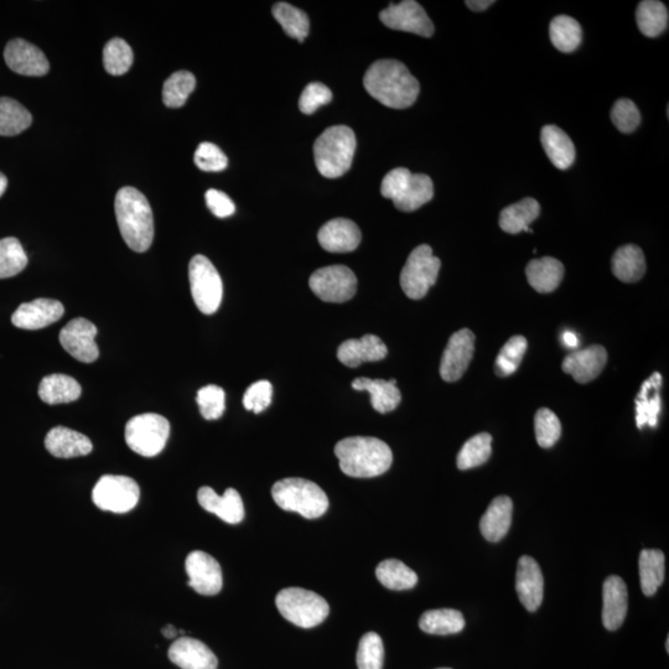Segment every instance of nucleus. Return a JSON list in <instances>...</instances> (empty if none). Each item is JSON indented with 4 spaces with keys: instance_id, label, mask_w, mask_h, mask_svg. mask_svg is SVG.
Listing matches in <instances>:
<instances>
[{
    "instance_id": "nucleus-46",
    "label": "nucleus",
    "mask_w": 669,
    "mask_h": 669,
    "mask_svg": "<svg viewBox=\"0 0 669 669\" xmlns=\"http://www.w3.org/2000/svg\"><path fill=\"white\" fill-rule=\"evenodd\" d=\"M528 342L526 337L513 336L503 345L495 362L496 375L507 377L513 375L520 367L523 357L526 355Z\"/></svg>"
},
{
    "instance_id": "nucleus-49",
    "label": "nucleus",
    "mask_w": 669,
    "mask_h": 669,
    "mask_svg": "<svg viewBox=\"0 0 669 669\" xmlns=\"http://www.w3.org/2000/svg\"><path fill=\"white\" fill-rule=\"evenodd\" d=\"M196 402L202 417L206 420H217L225 413L226 393L216 385L202 387L197 392Z\"/></svg>"
},
{
    "instance_id": "nucleus-12",
    "label": "nucleus",
    "mask_w": 669,
    "mask_h": 669,
    "mask_svg": "<svg viewBox=\"0 0 669 669\" xmlns=\"http://www.w3.org/2000/svg\"><path fill=\"white\" fill-rule=\"evenodd\" d=\"M309 285L316 297L326 303H345L355 297L357 278L349 267L329 266L311 274Z\"/></svg>"
},
{
    "instance_id": "nucleus-43",
    "label": "nucleus",
    "mask_w": 669,
    "mask_h": 669,
    "mask_svg": "<svg viewBox=\"0 0 669 669\" xmlns=\"http://www.w3.org/2000/svg\"><path fill=\"white\" fill-rule=\"evenodd\" d=\"M196 87V79L189 71H178L164 82L163 102L169 108L183 107Z\"/></svg>"
},
{
    "instance_id": "nucleus-8",
    "label": "nucleus",
    "mask_w": 669,
    "mask_h": 669,
    "mask_svg": "<svg viewBox=\"0 0 669 669\" xmlns=\"http://www.w3.org/2000/svg\"><path fill=\"white\" fill-rule=\"evenodd\" d=\"M170 423L167 418L155 413H144L133 417L126 425V442L134 453L153 458L167 445Z\"/></svg>"
},
{
    "instance_id": "nucleus-42",
    "label": "nucleus",
    "mask_w": 669,
    "mask_h": 669,
    "mask_svg": "<svg viewBox=\"0 0 669 669\" xmlns=\"http://www.w3.org/2000/svg\"><path fill=\"white\" fill-rule=\"evenodd\" d=\"M28 266V256L18 238L0 240V279L12 278Z\"/></svg>"
},
{
    "instance_id": "nucleus-37",
    "label": "nucleus",
    "mask_w": 669,
    "mask_h": 669,
    "mask_svg": "<svg viewBox=\"0 0 669 669\" xmlns=\"http://www.w3.org/2000/svg\"><path fill=\"white\" fill-rule=\"evenodd\" d=\"M636 22L643 35L657 38L668 28V9L658 0H643L636 10Z\"/></svg>"
},
{
    "instance_id": "nucleus-26",
    "label": "nucleus",
    "mask_w": 669,
    "mask_h": 669,
    "mask_svg": "<svg viewBox=\"0 0 669 669\" xmlns=\"http://www.w3.org/2000/svg\"><path fill=\"white\" fill-rule=\"evenodd\" d=\"M45 448L55 458L71 459L90 454L93 445L84 434L69 428L56 427L46 435Z\"/></svg>"
},
{
    "instance_id": "nucleus-33",
    "label": "nucleus",
    "mask_w": 669,
    "mask_h": 669,
    "mask_svg": "<svg viewBox=\"0 0 669 669\" xmlns=\"http://www.w3.org/2000/svg\"><path fill=\"white\" fill-rule=\"evenodd\" d=\"M81 393L82 388L75 378L60 373L44 377L39 386L41 401L50 406L75 402Z\"/></svg>"
},
{
    "instance_id": "nucleus-14",
    "label": "nucleus",
    "mask_w": 669,
    "mask_h": 669,
    "mask_svg": "<svg viewBox=\"0 0 669 669\" xmlns=\"http://www.w3.org/2000/svg\"><path fill=\"white\" fill-rule=\"evenodd\" d=\"M97 328L90 320L77 318L61 330L60 344L75 360L92 363L100 356L96 344Z\"/></svg>"
},
{
    "instance_id": "nucleus-7",
    "label": "nucleus",
    "mask_w": 669,
    "mask_h": 669,
    "mask_svg": "<svg viewBox=\"0 0 669 669\" xmlns=\"http://www.w3.org/2000/svg\"><path fill=\"white\" fill-rule=\"evenodd\" d=\"M276 605L285 620L303 629L320 625L330 613L328 601L323 596L302 588L279 591Z\"/></svg>"
},
{
    "instance_id": "nucleus-59",
    "label": "nucleus",
    "mask_w": 669,
    "mask_h": 669,
    "mask_svg": "<svg viewBox=\"0 0 669 669\" xmlns=\"http://www.w3.org/2000/svg\"><path fill=\"white\" fill-rule=\"evenodd\" d=\"M666 650H667V652L669 651V639H667V642H666Z\"/></svg>"
},
{
    "instance_id": "nucleus-24",
    "label": "nucleus",
    "mask_w": 669,
    "mask_h": 669,
    "mask_svg": "<svg viewBox=\"0 0 669 669\" xmlns=\"http://www.w3.org/2000/svg\"><path fill=\"white\" fill-rule=\"evenodd\" d=\"M387 346L380 337L365 335L359 340L342 342L337 349V359L347 367H359L361 363L377 362L386 359Z\"/></svg>"
},
{
    "instance_id": "nucleus-34",
    "label": "nucleus",
    "mask_w": 669,
    "mask_h": 669,
    "mask_svg": "<svg viewBox=\"0 0 669 669\" xmlns=\"http://www.w3.org/2000/svg\"><path fill=\"white\" fill-rule=\"evenodd\" d=\"M613 273L621 282H639L646 273V259L641 248L635 245L620 247L614 253Z\"/></svg>"
},
{
    "instance_id": "nucleus-40",
    "label": "nucleus",
    "mask_w": 669,
    "mask_h": 669,
    "mask_svg": "<svg viewBox=\"0 0 669 669\" xmlns=\"http://www.w3.org/2000/svg\"><path fill=\"white\" fill-rule=\"evenodd\" d=\"M376 577L385 588L390 590H409L418 583L416 572L397 559L383 560L378 564Z\"/></svg>"
},
{
    "instance_id": "nucleus-36",
    "label": "nucleus",
    "mask_w": 669,
    "mask_h": 669,
    "mask_svg": "<svg viewBox=\"0 0 669 669\" xmlns=\"http://www.w3.org/2000/svg\"><path fill=\"white\" fill-rule=\"evenodd\" d=\"M419 627L429 635H454L464 630L465 619L458 610H429L420 617Z\"/></svg>"
},
{
    "instance_id": "nucleus-56",
    "label": "nucleus",
    "mask_w": 669,
    "mask_h": 669,
    "mask_svg": "<svg viewBox=\"0 0 669 669\" xmlns=\"http://www.w3.org/2000/svg\"><path fill=\"white\" fill-rule=\"evenodd\" d=\"M563 342L568 349H577L579 346L578 336L572 333V331H565L563 334Z\"/></svg>"
},
{
    "instance_id": "nucleus-53",
    "label": "nucleus",
    "mask_w": 669,
    "mask_h": 669,
    "mask_svg": "<svg viewBox=\"0 0 669 669\" xmlns=\"http://www.w3.org/2000/svg\"><path fill=\"white\" fill-rule=\"evenodd\" d=\"M273 398V386L268 381L254 382L248 387V390L243 397V406L247 411H252L256 414L266 411L271 406Z\"/></svg>"
},
{
    "instance_id": "nucleus-5",
    "label": "nucleus",
    "mask_w": 669,
    "mask_h": 669,
    "mask_svg": "<svg viewBox=\"0 0 669 669\" xmlns=\"http://www.w3.org/2000/svg\"><path fill=\"white\" fill-rule=\"evenodd\" d=\"M272 496L284 511L297 512L308 520L325 515L329 508V499L324 490L315 482L298 477L276 482Z\"/></svg>"
},
{
    "instance_id": "nucleus-13",
    "label": "nucleus",
    "mask_w": 669,
    "mask_h": 669,
    "mask_svg": "<svg viewBox=\"0 0 669 669\" xmlns=\"http://www.w3.org/2000/svg\"><path fill=\"white\" fill-rule=\"evenodd\" d=\"M380 19L387 28L407 31V33L423 36V38H432L434 34V24L425 13L422 5L414 0H404L398 4H391L385 10H382Z\"/></svg>"
},
{
    "instance_id": "nucleus-25",
    "label": "nucleus",
    "mask_w": 669,
    "mask_h": 669,
    "mask_svg": "<svg viewBox=\"0 0 669 669\" xmlns=\"http://www.w3.org/2000/svg\"><path fill=\"white\" fill-rule=\"evenodd\" d=\"M662 382L661 373L655 372L642 383L641 390L635 399L637 428L657 427L658 417L662 411L660 394Z\"/></svg>"
},
{
    "instance_id": "nucleus-39",
    "label": "nucleus",
    "mask_w": 669,
    "mask_h": 669,
    "mask_svg": "<svg viewBox=\"0 0 669 669\" xmlns=\"http://www.w3.org/2000/svg\"><path fill=\"white\" fill-rule=\"evenodd\" d=\"M33 123L31 113L13 98H0V136L14 137L27 131Z\"/></svg>"
},
{
    "instance_id": "nucleus-44",
    "label": "nucleus",
    "mask_w": 669,
    "mask_h": 669,
    "mask_svg": "<svg viewBox=\"0 0 669 669\" xmlns=\"http://www.w3.org/2000/svg\"><path fill=\"white\" fill-rule=\"evenodd\" d=\"M492 437L489 433L475 435L461 448L456 459L460 470H470L485 464L492 453Z\"/></svg>"
},
{
    "instance_id": "nucleus-32",
    "label": "nucleus",
    "mask_w": 669,
    "mask_h": 669,
    "mask_svg": "<svg viewBox=\"0 0 669 669\" xmlns=\"http://www.w3.org/2000/svg\"><path fill=\"white\" fill-rule=\"evenodd\" d=\"M539 214H541V206H539L538 201L532 199V197H526V199L502 210L500 227L502 231L510 233V235H518L523 231L532 233L530 225L538 219Z\"/></svg>"
},
{
    "instance_id": "nucleus-9",
    "label": "nucleus",
    "mask_w": 669,
    "mask_h": 669,
    "mask_svg": "<svg viewBox=\"0 0 669 669\" xmlns=\"http://www.w3.org/2000/svg\"><path fill=\"white\" fill-rule=\"evenodd\" d=\"M442 262L433 256L432 247L422 245L416 248L403 267L401 287L408 298L419 300L428 294L429 289L437 283Z\"/></svg>"
},
{
    "instance_id": "nucleus-45",
    "label": "nucleus",
    "mask_w": 669,
    "mask_h": 669,
    "mask_svg": "<svg viewBox=\"0 0 669 669\" xmlns=\"http://www.w3.org/2000/svg\"><path fill=\"white\" fill-rule=\"evenodd\" d=\"M134 55L131 46L123 39L114 38L103 49V65L108 74L122 76L133 65Z\"/></svg>"
},
{
    "instance_id": "nucleus-29",
    "label": "nucleus",
    "mask_w": 669,
    "mask_h": 669,
    "mask_svg": "<svg viewBox=\"0 0 669 669\" xmlns=\"http://www.w3.org/2000/svg\"><path fill=\"white\" fill-rule=\"evenodd\" d=\"M352 388L356 391L370 393L373 409L381 414L394 411L402 401V394L398 390L396 380H371V378L360 377L352 382Z\"/></svg>"
},
{
    "instance_id": "nucleus-3",
    "label": "nucleus",
    "mask_w": 669,
    "mask_h": 669,
    "mask_svg": "<svg viewBox=\"0 0 669 669\" xmlns=\"http://www.w3.org/2000/svg\"><path fill=\"white\" fill-rule=\"evenodd\" d=\"M342 473L359 479H368L387 473L393 455L390 446L377 438L351 437L335 446Z\"/></svg>"
},
{
    "instance_id": "nucleus-41",
    "label": "nucleus",
    "mask_w": 669,
    "mask_h": 669,
    "mask_svg": "<svg viewBox=\"0 0 669 669\" xmlns=\"http://www.w3.org/2000/svg\"><path fill=\"white\" fill-rule=\"evenodd\" d=\"M273 17L282 25L283 30L290 38L303 43L309 34L310 22L308 15L294 5L280 2L273 7Z\"/></svg>"
},
{
    "instance_id": "nucleus-47",
    "label": "nucleus",
    "mask_w": 669,
    "mask_h": 669,
    "mask_svg": "<svg viewBox=\"0 0 669 669\" xmlns=\"http://www.w3.org/2000/svg\"><path fill=\"white\" fill-rule=\"evenodd\" d=\"M356 660L359 669H382L383 660H385V646H383L381 636L376 632H368L363 635Z\"/></svg>"
},
{
    "instance_id": "nucleus-10",
    "label": "nucleus",
    "mask_w": 669,
    "mask_h": 669,
    "mask_svg": "<svg viewBox=\"0 0 669 669\" xmlns=\"http://www.w3.org/2000/svg\"><path fill=\"white\" fill-rule=\"evenodd\" d=\"M191 295L202 314L211 315L219 310L223 284L219 272L209 258L197 254L189 266Z\"/></svg>"
},
{
    "instance_id": "nucleus-55",
    "label": "nucleus",
    "mask_w": 669,
    "mask_h": 669,
    "mask_svg": "<svg viewBox=\"0 0 669 669\" xmlns=\"http://www.w3.org/2000/svg\"><path fill=\"white\" fill-rule=\"evenodd\" d=\"M468 5V8L473 10V12H484L487 8H490L491 5H494V0H468L465 3Z\"/></svg>"
},
{
    "instance_id": "nucleus-22",
    "label": "nucleus",
    "mask_w": 669,
    "mask_h": 669,
    "mask_svg": "<svg viewBox=\"0 0 669 669\" xmlns=\"http://www.w3.org/2000/svg\"><path fill=\"white\" fill-rule=\"evenodd\" d=\"M197 500L204 510L214 513L230 525H237L245 518L242 497L235 489H227L225 494L220 496L211 487L204 486L197 492Z\"/></svg>"
},
{
    "instance_id": "nucleus-28",
    "label": "nucleus",
    "mask_w": 669,
    "mask_h": 669,
    "mask_svg": "<svg viewBox=\"0 0 669 669\" xmlns=\"http://www.w3.org/2000/svg\"><path fill=\"white\" fill-rule=\"evenodd\" d=\"M513 502L508 496L496 497L480 521L482 536L491 543L500 542L510 531Z\"/></svg>"
},
{
    "instance_id": "nucleus-1",
    "label": "nucleus",
    "mask_w": 669,
    "mask_h": 669,
    "mask_svg": "<svg viewBox=\"0 0 669 669\" xmlns=\"http://www.w3.org/2000/svg\"><path fill=\"white\" fill-rule=\"evenodd\" d=\"M363 86L383 106L404 110L417 101L419 82L406 65L397 60H380L370 66Z\"/></svg>"
},
{
    "instance_id": "nucleus-18",
    "label": "nucleus",
    "mask_w": 669,
    "mask_h": 669,
    "mask_svg": "<svg viewBox=\"0 0 669 669\" xmlns=\"http://www.w3.org/2000/svg\"><path fill=\"white\" fill-rule=\"evenodd\" d=\"M64 313V305L59 300L41 298L20 305L12 316V323L15 328L40 330L59 321Z\"/></svg>"
},
{
    "instance_id": "nucleus-4",
    "label": "nucleus",
    "mask_w": 669,
    "mask_h": 669,
    "mask_svg": "<svg viewBox=\"0 0 669 669\" xmlns=\"http://www.w3.org/2000/svg\"><path fill=\"white\" fill-rule=\"evenodd\" d=\"M355 152L354 131L346 126L330 127L314 144L316 168L325 178H340L350 170Z\"/></svg>"
},
{
    "instance_id": "nucleus-54",
    "label": "nucleus",
    "mask_w": 669,
    "mask_h": 669,
    "mask_svg": "<svg viewBox=\"0 0 669 669\" xmlns=\"http://www.w3.org/2000/svg\"><path fill=\"white\" fill-rule=\"evenodd\" d=\"M206 205L209 207L212 214L219 219H226L235 214L236 206L230 197L222 191L210 189L205 194Z\"/></svg>"
},
{
    "instance_id": "nucleus-21",
    "label": "nucleus",
    "mask_w": 669,
    "mask_h": 669,
    "mask_svg": "<svg viewBox=\"0 0 669 669\" xmlns=\"http://www.w3.org/2000/svg\"><path fill=\"white\" fill-rule=\"evenodd\" d=\"M169 660L181 669H217L219 661L209 647L191 637H180L169 648Z\"/></svg>"
},
{
    "instance_id": "nucleus-51",
    "label": "nucleus",
    "mask_w": 669,
    "mask_h": 669,
    "mask_svg": "<svg viewBox=\"0 0 669 669\" xmlns=\"http://www.w3.org/2000/svg\"><path fill=\"white\" fill-rule=\"evenodd\" d=\"M196 167L207 173H220L227 168L228 159L226 154L212 143H201L195 152Z\"/></svg>"
},
{
    "instance_id": "nucleus-52",
    "label": "nucleus",
    "mask_w": 669,
    "mask_h": 669,
    "mask_svg": "<svg viewBox=\"0 0 669 669\" xmlns=\"http://www.w3.org/2000/svg\"><path fill=\"white\" fill-rule=\"evenodd\" d=\"M333 100V92L328 86L313 82L304 88L299 98V110L304 114H313L321 106L328 105Z\"/></svg>"
},
{
    "instance_id": "nucleus-60",
    "label": "nucleus",
    "mask_w": 669,
    "mask_h": 669,
    "mask_svg": "<svg viewBox=\"0 0 669 669\" xmlns=\"http://www.w3.org/2000/svg\"><path fill=\"white\" fill-rule=\"evenodd\" d=\"M438 669H451V668H438Z\"/></svg>"
},
{
    "instance_id": "nucleus-15",
    "label": "nucleus",
    "mask_w": 669,
    "mask_h": 669,
    "mask_svg": "<svg viewBox=\"0 0 669 669\" xmlns=\"http://www.w3.org/2000/svg\"><path fill=\"white\" fill-rule=\"evenodd\" d=\"M475 354V335L463 329L451 335L440 363V376L445 382H456L464 376Z\"/></svg>"
},
{
    "instance_id": "nucleus-38",
    "label": "nucleus",
    "mask_w": 669,
    "mask_h": 669,
    "mask_svg": "<svg viewBox=\"0 0 669 669\" xmlns=\"http://www.w3.org/2000/svg\"><path fill=\"white\" fill-rule=\"evenodd\" d=\"M549 36L554 48L560 53L570 54L582 44L583 30L577 20L568 15H559L552 20Z\"/></svg>"
},
{
    "instance_id": "nucleus-58",
    "label": "nucleus",
    "mask_w": 669,
    "mask_h": 669,
    "mask_svg": "<svg viewBox=\"0 0 669 669\" xmlns=\"http://www.w3.org/2000/svg\"><path fill=\"white\" fill-rule=\"evenodd\" d=\"M7 188H8V179L5 178L4 174L0 173V197L3 196Z\"/></svg>"
},
{
    "instance_id": "nucleus-6",
    "label": "nucleus",
    "mask_w": 669,
    "mask_h": 669,
    "mask_svg": "<svg viewBox=\"0 0 669 669\" xmlns=\"http://www.w3.org/2000/svg\"><path fill=\"white\" fill-rule=\"evenodd\" d=\"M381 194L391 199L399 211L413 212L433 199L434 185L428 175L412 174L406 168H397L383 179Z\"/></svg>"
},
{
    "instance_id": "nucleus-35",
    "label": "nucleus",
    "mask_w": 669,
    "mask_h": 669,
    "mask_svg": "<svg viewBox=\"0 0 669 669\" xmlns=\"http://www.w3.org/2000/svg\"><path fill=\"white\" fill-rule=\"evenodd\" d=\"M665 554L658 549H643L640 554L641 589L646 596H653L665 582Z\"/></svg>"
},
{
    "instance_id": "nucleus-11",
    "label": "nucleus",
    "mask_w": 669,
    "mask_h": 669,
    "mask_svg": "<svg viewBox=\"0 0 669 669\" xmlns=\"http://www.w3.org/2000/svg\"><path fill=\"white\" fill-rule=\"evenodd\" d=\"M139 486L128 476L105 475L92 491V501L102 511L127 513L138 505Z\"/></svg>"
},
{
    "instance_id": "nucleus-31",
    "label": "nucleus",
    "mask_w": 669,
    "mask_h": 669,
    "mask_svg": "<svg viewBox=\"0 0 669 669\" xmlns=\"http://www.w3.org/2000/svg\"><path fill=\"white\" fill-rule=\"evenodd\" d=\"M563 263L553 257L533 259L526 268L528 283L538 293L554 292L564 278Z\"/></svg>"
},
{
    "instance_id": "nucleus-27",
    "label": "nucleus",
    "mask_w": 669,
    "mask_h": 669,
    "mask_svg": "<svg viewBox=\"0 0 669 669\" xmlns=\"http://www.w3.org/2000/svg\"><path fill=\"white\" fill-rule=\"evenodd\" d=\"M627 588L624 580L611 575L603 585V624L606 630L615 631L624 624L627 614Z\"/></svg>"
},
{
    "instance_id": "nucleus-57",
    "label": "nucleus",
    "mask_w": 669,
    "mask_h": 669,
    "mask_svg": "<svg viewBox=\"0 0 669 669\" xmlns=\"http://www.w3.org/2000/svg\"><path fill=\"white\" fill-rule=\"evenodd\" d=\"M162 632H163V636L167 637V639H169V640H173V639H175L176 636L179 635V630L176 629V627L173 626V625H168L167 627H164Z\"/></svg>"
},
{
    "instance_id": "nucleus-19",
    "label": "nucleus",
    "mask_w": 669,
    "mask_h": 669,
    "mask_svg": "<svg viewBox=\"0 0 669 669\" xmlns=\"http://www.w3.org/2000/svg\"><path fill=\"white\" fill-rule=\"evenodd\" d=\"M516 591L526 610L536 613L543 601L544 579L539 564L532 557L523 556L518 560Z\"/></svg>"
},
{
    "instance_id": "nucleus-48",
    "label": "nucleus",
    "mask_w": 669,
    "mask_h": 669,
    "mask_svg": "<svg viewBox=\"0 0 669 669\" xmlns=\"http://www.w3.org/2000/svg\"><path fill=\"white\" fill-rule=\"evenodd\" d=\"M534 429H536L537 442L544 449L556 445L562 435V424L559 418L548 408L539 409L536 413Z\"/></svg>"
},
{
    "instance_id": "nucleus-30",
    "label": "nucleus",
    "mask_w": 669,
    "mask_h": 669,
    "mask_svg": "<svg viewBox=\"0 0 669 669\" xmlns=\"http://www.w3.org/2000/svg\"><path fill=\"white\" fill-rule=\"evenodd\" d=\"M541 142L544 152L551 160L554 167L559 170H567L575 162V147L573 140L568 134L557 126H546L542 128Z\"/></svg>"
},
{
    "instance_id": "nucleus-23",
    "label": "nucleus",
    "mask_w": 669,
    "mask_h": 669,
    "mask_svg": "<svg viewBox=\"0 0 669 669\" xmlns=\"http://www.w3.org/2000/svg\"><path fill=\"white\" fill-rule=\"evenodd\" d=\"M318 240L325 251L350 253L360 246L361 231L354 221L335 219L320 228Z\"/></svg>"
},
{
    "instance_id": "nucleus-16",
    "label": "nucleus",
    "mask_w": 669,
    "mask_h": 669,
    "mask_svg": "<svg viewBox=\"0 0 669 669\" xmlns=\"http://www.w3.org/2000/svg\"><path fill=\"white\" fill-rule=\"evenodd\" d=\"M185 569L189 575V586L197 594L212 596L220 593L223 585L222 569L210 554L191 552L186 558Z\"/></svg>"
},
{
    "instance_id": "nucleus-20",
    "label": "nucleus",
    "mask_w": 669,
    "mask_h": 669,
    "mask_svg": "<svg viewBox=\"0 0 669 669\" xmlns=\"http://www.w3.org/2000/svg\"><path fill=\"white\" fill-rule=\"evenodd\" d=\"M606 362H608V352L605 347L593 345L565 357L562 367L563 371L572 376L575 381L585 385L600 376Z\"/></svg>"
},
{
    "instance_id": "nucleus-50",
    "label": "nucleus",
    "mask_w": 669,
    "mask_h": 669,
    "mask_svg": "<svg viewBox=\"0 0 669 669\" xmlns=\"http://www.w3.org/2000/svg\"><path fill=\"white\" fill-rule=\"evenodd\" d=\"M611 121L621 133L635 132L641 123V113L634 102L621 98L611 110Z\"/></svg>"
},
{
    "instance_id": "nucleus-17",
    "label": "nucleus",
    "mask_w": 669,
    "mask_h": 669,
    "mask_svg": "<svg viewBox=\"0 0 669 669\" xmlns=\"http://www.w3.org/2000/svg\"><path fill=\"white\" fill-rule=\"evenodd\" d=\"M4 60L10 70L23 76H45L50 70L49 61L43 51L24 39L9 41L4 50Z\"/></svg>"
},
{
    "instance_id": "nucleus-2",
    "label": "nucleus",
    "mask_w": 669,
    "mask_h": 669,
    "mask_svg": "<svg viewBox=\"0 0 669 669\" xmlns=\"http://www.w3.org/2000/svg\"><path fill=\"white\" fill-rule=\"evenodd\" d=\"M114 209L124 242L134 252H147L154 240V217L147 197L126 186L118 191Z\"/></svg>"
}]
</instances>
